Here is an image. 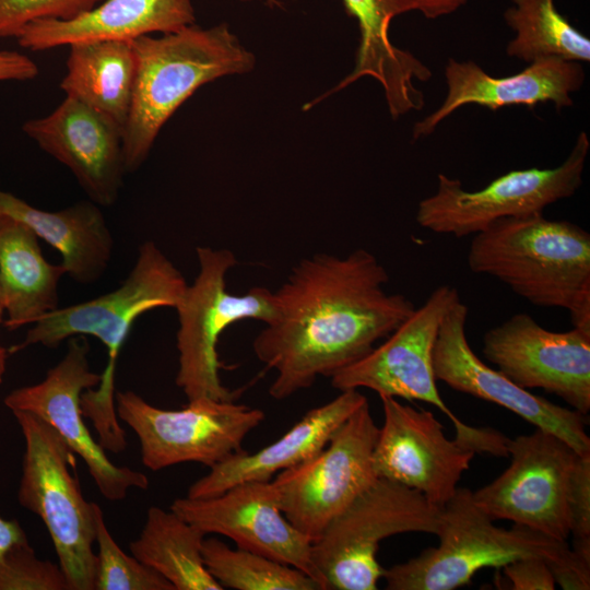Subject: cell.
<instances>
[{"label":"cell","mask_w":590,"mask_h":590,"mask_svg":"<svg viewBox=\"0 0 590 590\" xmlns=\"http://www.w3.org/2000/svg\"><path fill=\"white\" fill-rule=\"evenodd\" d=\"M169 508L205 535H224L239 548L299 569L328 590L314 564L311 541L285 518L272 480L236 484L208 498H176Z\"/></svg>","instance_id":"16"},{"label":"cell","mask_w":590,"mask_h":590,"mask_svg":"<svg viewBox=\"0 0 590 590\" xmlns=\"http://www.w3.org/2000/svg\"><path fill=\"white\" fill-rule=\"evenodd\" d=\"M25 442L17 500L44 522L70 590H94L96 524L76 476V455L40 417L12 412Z\"/></svg>","instance_id":"6"},{"label":"cell","mask_w":590,"mask_h":590,"mask_svg":"<svg viewBox=\"0 0 590 590\" xmlns=\"http://www.w3.org/2000/svg\"><path fill=\"white\" fill-rule=\"evenodd\" d=\"M103 0H0V38L16 37L32 22L69 20Z\"/></svg>","instance_id":"32"},{"label":"cell","mask_w":590,"mask_h":590,"mask_svg":"<svg viewBox=\"0 0 590 590\" xmlns=\"http://www.w3.org/2000/svg\"><path fill=\"white\" fill-rule=\"evenodd\" d=\"M555 583L564 590L590 589V557L570 548L569 554L555 562H547Z\"/></svg>","instance_id":"35"},{"label":"cell","mask_w":590,"mask_h":590,"mask_svg":"<svg viewBox=\"0 0 590 590\" xmlns=\"http://www.w3.org/2000/svg\"><path fill=\"white\" fill-rule=\"evenodd\" d=\"M439 15L448 14L462 5L467 0H434Z\"/></svg>","instance_id":"38"},{"label":"cell","mask_w":590,"mask_h":590,"mask_svg":"<svg viewBox=\"0 0 590 590\" xmlns=\"http://www.w3.org/2000/svg\"><path fill=\"white\" fill-rule=\"evenodd\" d=\"M25 134L74 175L90 200L113 205L127 173L122 131L109 119L66 96L47 116L27 120Z\"/></svg>","instance_id":"19"},{"label":"cell","mask_w":590,"mask_h":590,"mask_svg":"<svg viewBox=\"0 0 590 590\" xmlns=\"http://www.w3.org/2000/svg\"><path fill=\"white\" fill-rule=\"evenodd\" d=\"M188 284L166 255L153 241H144L133 268L116 290L87 302L57 308L37 320L23 342L10 354L40 344L55 349L76 335H92L107 350V364L95 388L81 396V410L90 418L104 449H126V433L118 422L115 403V373L120 350L134 321L146 311L176 308Z\"/></svg>","instance_id":"2"},{"label":"cell","mask_w":590,"mask_h":590,"mask_svg":"<svg viewBox=\"0 0 590 590\" xmlns=\"http://www.w3.org/2000/svg\"><path fill=\"white\" fill-rule=\"evenodd\" d=\"M367 399L358 389L342 390L331 401L307 411L272 444L249 453L241 451L210 468L193 482L189 498L216 496L227 488L253 481H271L281 471L293 468L321 450L332 434Z\"/></svg>","instance_id":"22"},{"label":"cell","mask_w":590,"mask_h":590,"mask_svg":"<svg viewBox=\"0 0 590 590\" xmlns=\"http://www.w3.org/2000/svg\"><path fill=\"white\" fill-rule=\"evenodd\" d=\"M570 534L590 539V453L577 455L568 484Z\"/></svg>","instance_id":"33"},{"label":"cell","mask_w":590,"mask_h":590,"mask_svg":"<svg viewBox=\"0 0 590 590\" xmlns=\"http://www.w3.org/2000/svg\"><path fill=\"white\" fill-rule=\"evenodd\" d=\"M194 21L191 0H103L69 20L32 22L15 38L20 46L38 51L82 42H131L176 32Z\"/></svg>","instance_id":"23"},{"label":"cell","mask_w":590,"mask_h":590,"mask_svg":"<svg viewBox=\"0 0 590 590\" xmlns=\"http://www.w3.org/2000/svg\"><path fill=\"white\" fill-rule=\"evenodd\" d=\"M88 352L84 338H70L66 354L40 382L12 390L3 403L11 412H30L52 426L84 461L103 497L118 502L125 499L131 488L146 489L149 479L144 473L114 464L85 424L81 396L101 381V374L90 369Z\"/></svg>","instance_id":"14"},{"label":"cell","mask_w":590,"mask_h":590,"mask_svg":"<svg viewBox=\"0 0 590 590\" xmlns=\"http://www.w3.org/2000/svg\"><path fill=\"white\" fill-rule=\"evenodd\" d=\"M468 264L590 331V234L579 225L543 213L497 220L473 235Z\"/></svg>","instance_id":"3"},{"label":"cell","mask_w":590,"mask_h":590,"mask_svg":"<svg viewBox=\"0 0 590 590\" xmlns=\"http://www.w3.org/2000/svg\"><path fill=\"white\" fill-rule=\"evenodd\" d=\"M115 403L118 418L139 439L143 465L152 471L189 462L211 468L244 451L246 436L264 420L263 411L235 400L200 398L165 410L127 390L116 392Z\"/></svg>","instance_id":"11"},{"label":"cell","mask_w":590,"mask_h":590,"mask_svg":"<svg viewBox=\"0 0 590 590\" xmlns=\"http://www.w3.org/2000/svg\"><path fill=\"white\" fill-rule=\"evenodd\" d=\"M0 590H70L59 564L39 559L28 541L0 556Z\"/></svg>","instance_id":"31"},{"label":"cell","mask_w":590,"mask_h":590,"mask_svg":"<svg viewBox=\"0 0 590 590\" xmlns=\"http://www.w3.org/2000/svg\"><path fill=\"white\" fill-rule=\"evenodd\" d=\"M514 590H554L555 581L546 560L527 557L514 560L504 567Z\"/></svg>","instance_id":"34"},{"label":"cell","mask_w":590,"mask_h":590,"mask_svg":"<svg viewBox=\"0 0 590 590\" xmlns=\"http://www.w3.org/2000/svg\"><path fill=\"white\" fill-rule=\"evenodd\" d=\"M384 423L373 450L377 477L421 492L442 507L456 493L475 452L448 439L444 426L429 411L380 396Z\"/></svg>","instance_id":"17"},{"label":"cell","mask_w":590,"mask_h":590,"mask_svg":"<svg viewBox=\"0 0 590 590\" xmlns=\"http://www.w3.org/2000/svg\"><path fill=\"white\" fill-rule=\"evenodd\" d=\"M3 312H4V307H3L2 293H1V287H0V326L3 323Z\"/></svg>","instance_id":"40"},{"label":"cell","mask_w":590,"mask_h":590,"mask_svg":"<svg viewBox=\"0 0 590 590\" xmlns=\"http://www.w3.org/2000/svg\"><path fill=\"white\" fill-rule=\"evenodd\" d=\"M510 465L493 482L472 492L495 521L510 520L557 540L570 534L568 484L577 452L552 433L536 428L508 438Z\"/></svg>","instance_id":"13"},{"label":"cell","mask_w":590,"mask_h":590,"mask_svg":"<svg viewBox=\"0 0 590 590\" xmlns=\"http://www.w3.org/2000/svg\"><path fill=\"white\" fill-rule=\"evenodd\" d=\"M467 318L468 307L460 299L441 320L433 350L436 380L511 411L536 428L554 434L578 455L590 453L586 415L531 393L483 363L469 345Z\"/></svg>","instance_id":"18"},{"label":"cell","mask_w":590,"mask_h":590,"mask_svg":"<svg viewBox=\"0 0 590 590\" xmlns=\"http://www.w3.org/2000/svg\"><path fill=\"white\" fill-rule=\"evenodd\" d=\"M27 541L20 523L0 516V556L11 546Z\"/></svg>","instance_id":"37"},{"label":"cell","mask_w":590,"mask_h":590,"mask_svg":"<svg viewBox=\"0 0 590 590\" xmlns=\"http://www.w3.org/2000/svg\"><path fill=\"white\" fill-rule=\"evenodd\" d=\"M483 354L518 386L543 389L589 413L590 331H551L519 312L484 334Z\"/></svg>","instance_id":"15"},{"label":"cell","mask_w":590,"mask_h":590,"mask_svg":"<svg viewBox=\"0 0 590 590\" xmlns=\"http://www.w3.org/2000/svg\"><path fill=\"white\" fill-rule=\"evenodd\" d=\"M378 430L367 401L321 450L272 480L285 518L311 543L378 480L373 468Z\"/></svg>","instance_id":"12"},{"label":"cell","mask_w":590,"mask_h":590,"mask_svg":"<svg viewBox=\"0 0 590 590\" xmlns=\"http://www.w3.org/2000/svg\"><path fill=\"white\" fill-rule=\"evenodd\" d=\"M445 79L447 95L436 110L414 125V140L430 135L448 116L469 104L491 110L514 105L534 107L548 102L557 110L570 107L571 94L581 88L586 73L580 62L550 57L534 60L512 75L494 78L474 61L449 59Z\"/></svg>","instance_id":"20"},{"label":"cell","mask_w":590,"mask_h":590,"mask_svg":"<svg viewBox=\"0 0 590 590\" xmlns=\"http://www.w3.org/2000/svg\"><path fill=\"white\" fill-rule=\"evenodd\" d=\"M439 545L404 563L384 568L389 590H452L470 583L483 568H503L527 557L546 562L565 558L570 547L527 526L510 529L494 520L474 502L472 491L458 487L440 508L436 534Z\"/></svg>","instance_id":"5"},{"label":"cell","mask_w":590,"mask_h":590,"mask_svg":"<svg viewBox=\"0 0 590 590\" xmlns=\"http://www.w3.org/2000/svg\"><path fill=\"white\" fill-rule=\"evenodd\" d=\"M389 274L366 249L300 260L274 292L276 317L252 342L275 373L269 394L286 399L368 354L416 308L389 293Z\"/></svg>","instance_id":"1"},{"label":"cell","mask_w":590,"mask_h":590,"mask_svg":"<svg viewBox=\"0 0 590 590\" xmlns=\"http://www.w3.org/2000/svg\"><path fill=\"white\" fill-rule=\"evenodd\" d=\"M205 534L174 510L151 506L131 554L164 577L175 590H223L205 567Z\"/></svg>","instance_id":"27"},{"label":"cell","mask_w":590,"mask_h":590,"mask_svg":"<svg viewBox=\"0 0 590 590\" xmlns=\"http://www.w3.org/2000/svg\"><path fill=\"white\" fill-rule=\"evenodd\" d=\"M96 576L94 590H175L158 573L127 555L109 532L101 507L94 504Z\"/></svg>","instance_id":"30"},{"label":"cell","mask_w":590,"mask_h":590,"mask_svg":"<svg viewBox=\"0 0 590 590\" xmlns=\"http://www.w3.org/2000/svg\"><path fill=\"white\" fill-rule=\"evenodd\" d=\"M196 252L199 272L175 308L179 323L176 385L188 401L236 400V392L220 377L219 339L227 327L244 319L270 323L276 317L274 292L255 286L245 294L229 293L226 275L237 264L234 252L211 247H198Z\"/></svg>","instance_id":"8"},{"label":"cell","mask_w":590,"mask_h":590,"mask_svg":"<svg viewBox=\"0 0 590 590\" xmlns=\"http://www.w3.org/2000/svg\"><path fill=\"white\" fill-rule=\"evenodd\" d=\"M9 354V350L0 345V385L3 381V377L7 370V362Z\"/></svg>","instance_id":"39"},{"label":"cell","mask_w":590,"mask_h":590,"mask_svg":"<svg viewBox=\"0 0 590 590\" xmlns=\"http://www.w3.org/2000/svg\"><path fill=\"white\" fill-rule=\"evenodd\" d=\"M440 508L416 489L378 477L311 545L314 564L327 589H377L384 574L377 559L379 543L409 532L436 535Z\"/></svg>","instance_id":"9"},{"label":"cell","mask_w":590,"mask_h":590,"mask_svg":"<svg viewBox=\"0 0 590 590\" xmlns=\"http://www.w3.org/2000/svg\"><path fill=\"white\" fill-rule=\"evenodd\" d=\"M505 22L515 32L506 54L530 63L542 58L589 62L590 39L556 9L554 0H512Z\"/></svg>","instance_id":"28"},{"label":"cell","mask_w":590,"mask_h":590,"mask_svg":"<svg viewBox=\"0 0 590 590\" xmlns=\"http://www.w3.org/2000/svg\"><path fill=\"white\" fill-rule=\"evenodd\" d=\"M60 87L66 96L98 111L121 131L128 119L135 80L132 40H94L69 46Z\"/></svg>","instance_id":"26"},{"label":"cell","mask_w":590,"mask_h":590,"mask_svg":"<svg viewBox=\"0 0 590 590\" xmlns=\"http://www.w3.org/2000/svg\"><path fill=\"white\" fill-rule=\"evenodd\" d=\"M66 271L43 256L38 237L24 222L0 213V287L3 326L16 330L59 308V282Z\"/></svg>","instance_id":"25"},{"label":"cell","mask_w":590,"mask_h":590,"mask_svg":"<svg viewBox=\"0 0 590 590\" xmlns=\"http://www.w3.org/2000/svg\"><path fill=\"white\" fill-rule=\"evenodd\" d=\"M202 556L206 569L223 589L324 590L297 568L244 548H232L216 538H204Z\"/></svg>","instance_id":"29"},{"label":"cell","mask_w":590,"mask_h":590,"mask_svg":"<svg viewBox=\"0 0 590 590\" xmlns=\"http://www.w3.org/2000/svg\"><path fill=\"white\" fill-rule=\"evenodd\" d=\"M38 74L37 64L14 50H0V81H27Z\"/></svg>","instance_id":"36"},{"label":"cell","mask_w":590,"mask_h":590,"mask_svg":"<svg viewBox=\"0 0 590 590\" xmlns=\"http://www.w3.org/2000/svg\"><path fill=\"white\" fill-rule=\"evenodd\" d=\"M0 213L24 222L38 238L55 247L62 256L66 273L75 282H96L107 270L114 238L101 205L92 200L51 212L0 191Z\"/></svg>","instance_id":"24"},{"label":"cell","mask_w":590,"mask_h":590,"mask_svg":"<svg viewBox=\"0 0 590 590\" xmlns=\"http://www.w3.org/2000/svg\"><path fill=\"white\" fill-rule=\"evenodd\" d=\"M460 300L450 285L436 287L386 340L355 363L333 374L339 391L367 388L380 396L420 400L440 410L455 426V439L475 453L507 457L508 438L493 428L460 421L441 399L433 368V350L442 318Z\"/></svg>","instance_id":"7"},{"label":"cell","mask_w":590,"mask_h":590,"mask_svg":"<svg viewBox=\"0 0 590 590\" xmlns=\"http://www.w3.org/2000/svg\"><path fill=\"white\" fill-rule=\"evenodd\" d=\"M135 80L122 131L127 173L146 160L164 125L202 85L219 78L250 72L256 63L226 23L202 28L189 25L160 37L132 40Z\"/></svg>","instance_id":"4"},{"label":"cell","mask_w":590,"mask_h":590,"mask_svg":"<svg viewBox=\"0 0 590 590\" xmlns=\"http://www.w3.org/2000/svg\"><path fill=\"white\" fill-rule=\"evenodd\" d=\"M590 140L581 131L566 160L553 168L510 170L479 190L438 175L436 191L418 202L417 224L436 234L465 237L505 217L543 213L547 205L574 196L582 184Z\"/></svg>","instance_id":"10"},{"label":"cell","mask_w":590,"mask_h":590,"mask_svg":"<svg viewBox=\"0 0 590 590\" xmlns=\"http://www.w3.org/2000/svg\"><path fill=\"white\" fill-rule=\"evenodd\" d=\"M241 1H252V0H241ZM266 2L270 5V7H274V5H280L281 4V1L280 0H266Z\"/></svg>","instance_id":"41"},{"label":"cell","mask_w":590,"mask_h":590,"mask_svg":"<svg viewBox=\"0 0 590 590\" xmlns=\"http://www.w3.org/2000/svg\"><path fill=\"white\" fill-rule=\"evenodd\" d=\"M342 2L346 13L357 21L359 30L354 69L332 90L304 106V109L307 110L362 76H371L381 84L392 118L421 110L425 104L424 95L414 83L430 79L432 71L410 51L396 47L389 37L391 21L402 13L420 11L421 0Z\"/></svg>","instance_id":"21"}]
</instances>
